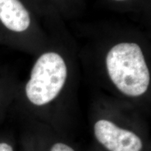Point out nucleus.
Instances as JSON below:
<instances>
[{"label": "nucleus", "instance_id": "f257e3e1", "mask_svg": "<svg viewBox=\"0 0 151 151\" xmlns=\"http://www.w3.org/2000/svg\"><path fill=\"white\" fill-rule=\"evenodd\" d=\"M105 67L111 83L124 95L140 97L148 90L150 70L138 43L122 41L113 45L106 55Z\"/></svg>", "mask_w": 151, "mask_h": 151}, {"label": "nucleus", "instance_id": "f03ea898", "mask_svg": "<svg viewBox=\"0 0 151 151\" xmlns=\"http://www.w3.org/2000/svg\"><path fill=\"white\" fill-rule=\"evenodd\" d=\"M68 67L59 52L47 51L37 58L24 88L25 97L32 104L41 106L59 95L68 78Z\"/></svg>", "mask_w": 151, "mask_h": 151}, {"label": "nucleus", "instance_id": "7ed1b4c3", "mask_svg": "<svg viewBox=\"0 0 151 151\" xmlns=\"http://www.w3.org/2000/svg\"><path fill=\"white\" fill-rule=\"evenodd\" d=\"M33 29L32 16L22 0H0V42L27 49Z\"/></svg>", "mask_w": 151, "mask_h": 151}, {"label": "nucleus", "instance_id": "20e7f679", "mask_svg": "<svg viewBox=\"0 0 151 151\" xmlns=\"http://www.w3.org/2000/svg\"><path fill=\"white\" fill-rule=\"evenodd\" d=\"M94 135L97 141L109 151H141L142 141L136 134L118 127L107 120L94 124Z\"/></svg>", "mask_w": 151, "mask_h": 151}, {"label": "nucleus", "instance_id": "39448f33", "mask_svg": "<svg viewBox=\"0 0 151 151\" xmlns=\"http://www.w3.org/2000/svg\"><path fill=\"white\" fill-rule=\"evenodd\" d=\"M9 77L6 75L0 74V105L2 101V96L5 90L9 89L10 87L11 82L9 79Z\"/></svg>", "mask_w": 151, "mask_h": 151}, {"label": "nucleus", "instance_id": "423d86ee", "mask_svg": "<svg viewBox=\"0 0 151 151\" xmlns=\"http://www.w3.org/2000/svg\"><path fill=\"white\" fill-rule=\"evenodd\" d=\"M50 151H75L70 146L62 143H57L52 146Z\"/></svg>", "mask_w": 151, "mask_h": 151}, {"label": "nucleus", "instance_id": "0eeeda50", "mask_svg": "<svg viewBox=\"0 0 151 151\" xmlns=\"http://www.w3.org/2000/svg\"><path fill=\"white\" fill-rule=\"evenodd\" d=\"M0 151H14V149L9 143L1 142L0 143Z\"/></svg>", "mask_w": 151, "mask_h": 151}, {"label": "nucleus", "instance_id": "6e6552de", "mask_svg": "<svg viewBox=\"0 0 151 151\" xmlns=\"http://www.w3.org/2000/svg\"><path fill=\"white\" fill-rule=\"evenodd\" d=\"M115 1H126V0H115Z\"/></svg>", "mask_w": 151, "mask_h": 151}]
</instances>
